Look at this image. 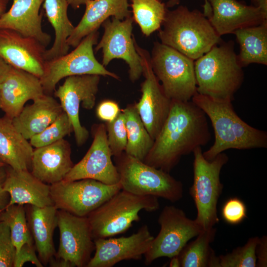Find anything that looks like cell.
Returning a JSON list of instances; mask_svg holds the SVG:
<instances>
[{
	"mask_svg": "<svg viewBox=\"0 0 267 267\" xmlns=\"http://www.w3.org/2000/svg\"><path fill=\"white\" fill-rule=\"evenodd\" d=\"M26 218L35 243L38 256L43 265L46 266L55 257L53 236L57 226V209L54 205L39 207L27 205Z\"/></svg>",
	"mask_w": 267,
	"mask_h": 267,
	"instance_id": "25",
	"label": "cell"
},
{
	"mask_svg": "<svg viewBox=\"0 0 267 267\" xmlns=\"http://www.w3.org/2000/svg\"><path fill=\"white\" fill-rule=\"evenodd\" d=\"M44 0H13L10 8L0 17V28L15 31L34 38L46 47L51 36L43 31L44 11L40 9Z\"/></svg>",
	"mask_w": 267,
	"mask_h": 267,
	"instance_id": "22",
	"label": "cell"
},
{
	"mask_svg": "<svg viewBox=\"0 0 267 267\" xmlns=\"http://www.w3.org/2000/svg\"><path fill=\"white\" fill-rule=\"evenodd\" d=\"M257 6L267 14V0H258Z\"/></svg>",
	"mask_w": 267,
	"mask_h": 267,
	"instance_id": "47",
	"label": "cell"
},
{
	"mask_svg": "<svg viewBox=\"0 0 267 267\" xmlns=\"http://www.w3.org/2000/svg\"><path fill=\"white\" fill-rule=\"evenodd\" d=\"M46 47L37 40L0 28V57L8 65L41 78L44 72Z\"/></svg>",
	"mask_w": 267,
	"mask_h": 267,
	"instance_id": "18",
	"label": "cell"
},
{
	"mask_svg": "<svg viewBox=\"0 0 267 267\" xmlns=\"http://www.w3.org/2000/svg\"><path fill=\"white\" fill-rule=\"evenodd\" d=\"M257 0H251V2L253 4V5H256V6H257Z\"/></svg>",
	"mask_w": 267,
	"mask_h": 267,
	"instance_id": "49",
	"label": "cell"
},
{
	"mask_svg": "<svg viewBox=\"0 0 267 267\" xmlns=\"http://www.w3.org/2000/svg\"><path fill=\"white\" fill-rule=\"evenodd\" d=\"M256 267L267 266V237L266 236L259 238L256 248Z\"/></svg>",
	"mask_w": 267,
	"mask_h": 267,
	"instance_id": "41",
	"label": "cell"
},
{
	"mask_svg": "<svg viewBox=\"0 0 267 267\" xmlns=\"http://www.w3.org/2000/svg\"><path fill=\"white\" fill-rule=\"evenodd\" d=\"M34 150L14 126L12 119L0 117V162L16 170H29Z\"/></svg>",
	"mask_w": 267,
	"mask_h": 267,
	"instance_id": "27",
	"label": "cell"
},
{
	"mask_svg": "<svg viewBox=\"0 0 267 267\" xmlns=\"http://www.w3.org/2000/svg\"><path fill=\"white\" fill-rule=\"evenodd\" d=\"M121 189L120 182L108 185L90 178L62 180L50 185L55 208L80 217H87Z\"/></svg>",
	"mask_w": 267,
	"mask_h": 267,
	"instance_id": "10",
	"label": "cell"
},
{
	"mask_svg": "<svg viewBox=\"0 0 267 267\" xmlns=\"http://www.w3.org/2000/svg\"><path fill=\"white\" fill-rule=\"evenodd\" d=\"M159 207L155 196L120 190L87 216L93 240L124 233L140 220V211L153 212Z\"/></svg>",
	"mask_w": 267,
	"mask_h": 267,
	"instance_id": "5",
	"label": "cell"
},
{
	"mask_svg": "<svg viewBox=\"0 0 267 267\" xmlns=\"http://www.w3.org/2000/svg\"><path fill=\"white\" fill-rule=\"evenodd\" d=\"M10 66L0 57V84L5 78Z\"/></svg>",
	"mask_w": 267,
	"mask_h": 267,
	"instance_id": "44",
	"label": "cell"
},
{
	"mask_svg": "<svg viewBox=\"0 0 267 267\" xmlns=\"http://www.w3.org/2000/svg\"><path fill=\"white\" fill-rule=\"evenodd\" d=\"M209 3L212 12L208 18L221 37L267 20V14L253 4L247 5L237 0H209Z\"/></svg>",
	"mask_w": 267,
	"mask_h": 267,
	"instance_id": "20",
	"label": "cell"
},
{
	"mask_svg": "<svg viewBox=\"0 0 267 267\" xmlns=\"http://www.w3.org/2000/svg\"><path fill=\"white\" fill-rule=\"evenodd\" d=\"M69 5L73 9L79 8L81 5H85V4L91 0H67Z\"/></svg>",
	"mask_w": 267,
	"mask_h": 267,
	"instance_id": "45",
	"label": "cell"
},
{
	"mask_svg": "<svg viewBox=\"0 0 267 267\" xmlns=\"http://www.w3.org/2000/svg\"><path fill=\"white\" fill-rule=\"evenodd\" d=\"M121 111L118 104L111 100H104L97 106L96 116L101 121L110 122L113 121Z\"/></svg>",
	"mask_w": 267,
	"mask_h": 267,
	"instance_id": "40",
	"label": "cell"
},
{
	"mask_svg": "<svg viewBox=\"0 0 267 267\" xmlns=\"http://www.w3.org/2000/svg\"><path fill=\"white\" fill-rule=\"evenodd\" d=\"M153 239L148 226L143 225L129 236L94 239L95 254L86 267H112L124 260H139Z\"/></svg>",
	"mask_w": 267,
	"mask_h": 267,
	"instance_id": "17",
	"label": "cell"
},
{
	"mask_svg": "<svg viewBox=\"0 0 267 267\" xmlns=\"http://www.w3.org/2000/svg\"><path fill=\"white\" fill-rule=\"evenodd\" d=\"M150 62L163 90L171 100L189 101L197 92L194 60L161 42L154 43Z\"/></svg>",
	"mask_w": 267,
	"mask_h": 267,
	"instance_id": "8",
	"label": "cell"
},
{
	"mask_svg": "<svg viewBox=\"0 0 267 267\" xmlns=\"http://www.w3.org/2000/svg\"><path fill=\"white\" fill-rule=\"evenodd\" d=\"M158 222L160 231L144 255L147 265L161 257L177 256L188 241L203 230L195 220L190 219L182 210L174 206L164 207Z\"/></svg>",
	"mask_w": 267,
	"mask_h": 267,
	"instance_id": "12",
	"label": "cell"
},
{
	"mask_svg": "<svg viewBox=\"0 0 267 267\" xmlns=\"http://www.w3.org/2000/svg\"><path fill=\"white\" fill-rule=\"evenodd\" d=\"M107 140L112 155L115 157L125 152L127 143V133L125 118L121 111L117 117L110 122L105 124Z\"/></svg>",
	"mask_w": 267,
	"mask_h": 267,
	"instance_id": "36",
	"label": "cell"
},
{
	"mask_svg": "<svg viewBox=\"0 0 267 267\" xmlns=\"http://www.w3.org/2000/svg\"><path fill=\"white\" fill-rule=\"evenodd\" d=\"M69 142L63 138L51 144L34 149L31 173L49 184L63 180L74 166Z\"/></svg>",
	"mask_w": 267,
	"mask_h": 267,
	"instance_id": "21",
	"label": "cell"
},
{
	"mask_svg": "<svg viewBox=\"0 0 267 267\" xmlns=\"http://www.w3.org/2000/svg\"><path fill=\"white\" fill-rule=\"evenodd\" d=\"M239 44L238 60L243 67L252 63L267 65V20L233 33Z\"/></svg>",
	"mask_w": 267,
	"mask_h": 267,
	"instance_id": "29",
	"label": "cell"
},
{
	"mask_svg": "<svg viewBox=\"0 0 267 267\" xmlns=\"http://www.w3.org/2000/svg\"><path fill=\"white\" fill-rule=\"evenodd\" d=\"M73 132L71 123L66 113L63 111L56 119L44 130L29 139L31 145L41 147L60 140Z\"/></svg>",
	"mask_w": 267,
	"mask_h": 267,
	"instance_id": "34",
	"label": "cell"
},
{
	"mask_svg": "<svg viewBox=\"0 0 267 267\" xmlns=\"http://www.w3.org/2000/svg\"><path fill=\"white\" fill-rule=\"evenodd\" d=\"M133 22L132 16L123 20L114 17L111 20L107 19L101 25L103 35L94 49L96 52L102 50V64L104 67L113 59L123 60L129 67V79L134 83L142 75L143 68L134 44Z\"/></svg>",
	"mask_w": 267,
	"mask_h": 267,
	"instance_id": "13",
	"label": "cell"
},
{
	"mask_svg": "<svg viewBox=\"0 0 267 267\" xmlns=\"http://www.w3.org/2000/svg\"><path fill=\"white\" fill-rule=\"evenodd\" d=\"M259 239V237H251L243 246L219 256V267H256V248Z\"/></svg>",
	"mask_w": 267,
	"mask_h": 267,
	"instance_id": "35",
	"label": "cell"
},
{
	"mask_svg": "<svg viewBox=\"0 0 267 267\" xmlns=\"http://www.w3.org/2000/svg\"><path fill=\"white\" fill-rule=\"evenodd\" d=\"M127 133V154L143 161L152 147L154 140L145 127L136 110L135 103L123 109Z\"/></svg>",
	"mask_w": 267,
	"mask_h": 267,
	"instance_id": "31",
	"label": "cell"
},
{
	"mask_svg": "<svg viewBox=\"0 0 267 267\" xmlns=\"http://www.w3.org/2000/svg\"><path fill=\"white\" fill-rule=\"evenodd\" d=\"M85 5L82 18L67 40L70 47H75L85 37L98 31L110 16L123 20L131 16L129 0H91Z\"/></svg>",
	"mask_w": 267,
	"mask_h": 267,
	"instance_id": "24",
	"label": "cell"
},
{
	"mask_svg": "<svg viewBox=\"0 0 267 267\" xmlns=\"http://www.w3.org/2000/svg\"><path fill=\"white\" fill-rule=\"evenodd\" d=\"M223 220L227 223L236 225L247 218V208L244 202L238 197L228 199L223 204L221 211Z\"/></svg>",
	"mask_w": 267,
	"mask_h": 267,
	"instance_id": "38",
	"label": "cell"
},
{
	"mask_svg": "<svg viewBox=\"0 0 267 267\" xmlns=\"http://www.w3.org/2000/svg\"><path fill=\"white\" fill-rule=\"evenodd\" d=\"M9 0H0V17L6 11Z\"/></svg>",
	"mask_w": 267,
	"mask_h": 267,
	"instance_id": "46",
	"label": "cell"
},
{
	"mask_svg": "<svg viewBox=\"0 0 267 267\" xmlns=\"http://www.w3.org/2000/svg\"><path fill=\"white\" fill-rule=\"evenodd\" d=\"M44 93L40 78L26 71L10 66L3 81L0 84V108L4 115L13 119L30 100Z\"/></svg>",
	"mask_w": 267,
	"mask_h": 267,
	"instance_id": "19",
	"label": "cell"
},
{
	"mask_svg": "<svg viewBox=\"0 0 267 267\" xmlns=\"http://www.w3.org/2000/svg\"><path fill=\"white\" fill-rule=\"evenodd\" d=\"M98 31L85 37L70 53L49 60H45L44 72L40 78L45 94L50 95L62 79L83 75L108 76L119 80L115 73L107 70L96 59L93 46L97 44Z\"/></svg>",
	"mask_w": 267,
	"mask_h": 267,
	"instance_id": "9",
	"label": "cell"
},
{
	"mask_svg": "<svg viewBox=\"0 0 267 267\" xmlns=\"http://www.w3.org/2000/svg\"><path fill=\"white\" fill-rule=\"evenodd\" d=\"M191 101L209 117L214 131V143L203 152L207 160H212L228 149L267 147V132L242 120L235 112L232 100L215 99L196 92Z\"/></svg>",
	"mask_w": 267,
	"mask_h": 267,
	"instance_id": "2",
	"label": "cell"
},
{
	"mask_svg": "<svg viewBox=\"0 0 267 267\" xmlns=\"http://www.w3.org/2000/svg\"><path fill=\"white\" fill-rule=\"evenodd\" d=\"M5 166V165L3 163L0 162V169Z\"/></svg>",
	"mask_w": 267,
	"mask_h": 267,
	"instance_id": "50",
	"label": "cell"
},
{
	"mask_svg": "<svg viewBox=\"0 0 267 267\" xmlns=\"http://www.w3.org/2000/svg\"></svg>",
	"mask_w": 267,
	"mask_h": 267,
	"instance_id": "51",
	"label": "cell"
},
{
	"mask_svg": "<svg viewBox=\"0 0 267 267\" xmlns=\"http://www.w3.org/2000/svg\"><path fill=\"white\" fill-rule=\"evenodd\" d=\"M169 266L172 267H180L179 262L178 256L171 258Z\"/></svg>",
	"mask_w": 267,
	"mask_h": 267,
	"instance_id": "48",
	"label": "cell"
},
{
	"mask_svg": "<svg viewBox=\"0 0 267 267\" xmlns=\"http://www.w3.org/2000/svg\"><path fill=\"white\" fill-rule=\"evenodd\" d=\"M63 111L61 106L53 97L44 94L25 106L12 120V123L27 140L44 130Z\"/></svg>",
	"mask_w": 267,
	"mask_h": 267,
	"instance_id": "26",
	"label": "cell"
},
{
	"mask_svg": "<svg viewBox=\"0 0 267 267\" xmlns=\"http://www.w3.org/2000/svg\"><path fill=\"white\" fill-rule=\"evenodd\" d=\"M92 134L93 140L88 151L81 161L74 165L63 180L90 178L108 185L119 183L120 176L112 160L105 125H93Z\"/></svg>",
	"mask_w": 267,
	"mask_h": 267,
	"instance_id": "16",
	"label": "cell"
},
{
	"mask_svg": "<svg viewBox=\"0 0 267 267\" xmlns=\"http://www.w3.org/2000/svg\"><path fill=\"white\" fill-rule=\"evenodd\" d=\"M5 171L3 190L9 194L10 200L5 207L13 204L39 207L53 205L50 185L41 181L30 170H16L8 166Z\"/></svg>",
	"mask_w": 267,
	"mask_h": 267,
	"instance_id": "23",
	"label": "cell"
},
{
	"mask_svg": "<svg viewBox=\"0 0 267 267\" xmlns=\"http://www.w3.org/2000/svg\"><path fill=\"white\" fill-rule=\"evenodd\" d=\"M6 171L4 166L0 169V210L2 209L6 204L7 193L3 190V184L5 178Z\"/></svg>",
	"mask_w": 267,
	"mask_h": 267,
	"instance_id": "42",
	"label": "cell"
},
{
	"mask_svg": "<svg viewBox=\"0 0 267 267\" xmlns=\"http://www.w3.org/2000/svg\"><path fill=\"white\" fill-rule=\"evenodd\" d=\"M232 41L221 42L194 60L197 92L233 100L244 81L243 67Z\"/></svg>",
	"mask_w": 267,
	"mask_h": 267,
	"instance_id": "4",
	"label": "cell"
},
{
	"mask_svg": "<svg viewBox=\"0 0 267 267\" xmlns=\"http://www.w3.org/2000/svg\"><path fill=\"white\" fill-rule=\"evenodd\" d=\"M214 227L203 229L194 241L186 244L178 257L181 267H219L217 257L210 244L216 233Z\"/></svg>",
	"mask_w": 267,
	"mask_h": 267,
	"instance_id": "30",
	"label": "cell"
},
{
	"mask_svg": "<svg viewBox=\"0 0 267 267\" xmlns=\"http://www.w3.org/2000/svg\"><path fill=\"white\" fill-rule=\"evenodd\" d=\"M136 50L140 55L144 77L141 84V97L134 103L137 112L149 134L156 137L170 111L172 100L164 93L154 74L150 62V54L140 47L134 37Z\"/></svg>",
	"mask_w": 267,
	"mask_h": 267,
	"instance_id": "14",
	"label": "cell"
},
{
	"mask_svg": "<svg viewBox=\"0 0 267 267\" xmlns=\"http://www.w3.org/2000/svg\"><path fill=\"white\" fill-rule=\"evenodd\" d=\"M211 137L202 109L191 100H172L169 115L143 161L170 173L182 156L204 146Z\"/></svg>",
	"mask_w": 267,
	"mask_h": 267,
	"instance_id": "1",
	"label": "cell"
},
{
	"mask_svg": "<svg viewBox=\"0 0 267 267\" xmlns=\"http://www.w3.org/2000/svg\"><path fill=\"white\" fill-rule=\"evenodd\" d=\"M60 233L58 250L49 262L51 267H86L95 245L87 217L57 210Z\"/></svg>",
	"mask_w": 267,
	"mask_h": 267,
	"instance_id": "11",
	"label": "cell"
},
{
	"mask_svg": "<svg viewBox=\"0 0 267 267\" xmlns=\"http://www.w3.org/2000/svg\"><path fill=\"white\" fill-rule=\"evenodd\" d=\"M161 27L158 30L161 43L194 60L222 41L203 13L185 5L167 9Z\"/></svg>",
	"mask_w": 267,
	"mask_h": 267,
	"instance_id": "3",
	"label": "cell"
},
{
	"mask_svg": "<svg viewBox=\"0 0 267 267\" xmlns=\"http://www.w3.org/2000/svg\"><path fill=\"white\" fill-rule=\"evenodd\" d=\"M134 21L146 37L158 31L165 20L167 7L160 0H129Z\"/></svg>",
	"mask_w": 267,
	"mask_h": 267,
	"instance_id": "32",
	"label": "cell"
},
{
	"mask_svg": "<svg viewBox=\"0 0 267 267\" xmlns=\"http://www.w3.org/2000/svg\"><path fill=\"white\" fill-rule=\"evenodd\" d=\"M193 153V181L189 193L197 210L194 220L206 229L214 227L219 222L217 205L223 188L220 173L228 157L222 152L208 161L204 157L201 147L196 148Z\"/></svg>",
	"mask_w": 267,
	"mask_h": 267,
	"instance_id": "7",
	"label": "cell"
},
{
	"mask_svg": "<svg viewBox=\"0 0 267 267\" xmlns=\"http://www.w3.org/2000/svg\"><path fill=\"white\" fill-rule=\"evenodd\" d=\"M122 189L138 195H150L176 202L183 196L182 182L166 172L124 152L115 157Z\"/></svg>",
	"mask_w": 267,
	"mask_h": 267,
	"instance_id": "6",
	"label": "cell"
},
{
	"mask_svg": "<svg viewBox=\"0 0 267 267\" xmlns=\"http://www.w3.org/2000/svg\"><path fill=\"white\" fill-rule=\"evenodd\" d=\"M0 221L9 227L16 253L26 243L34 244L23 205L13 204L0 210Z\"/></svg>",
	"mask_w": 267,
	"mask_h": 267,
	"instance_id": "33",
	"label": "cell"
},
{
	"mask_svg": "<svg viewBox=\"0 0 267 267\" xmlns=\"http://www.w3.org/2000/svg\"><path fill=\"white\" fill-rule=\"evenodd\" d=\"M67 0H44L45 15L53 28L55 39L51 47L46 49L44 58L49 60L67 54L70 46L67 43L75 26L68 16Z\"/></svg>",
	"mask_w": 267,
	"mask_h": 267,
	"instance_id": "28",
	"label": "cell"
},
{
	"mask_svg": "<svg viewBox=\"0 0 267 267\" xmlns=\"http://www.w3.org/2000/svg\"><path fill=\"white\" fill-rule=\"evenodd\" d=\"M180 0H169L167 4V7H173L179 4ZM203 7V13L208 18L211 14L212 10L211 6L209 3V0H204Z\"/></svg>",
	"mask_w": 267,
	"mask_h": 267,
	"instance_id": "43",
	"label": "cell"
},
{
	"mask_svg": "<svg viewBox=\"0 0 267 267\" xmlns=\"http://www.w3.org/2000/svg\"><path fill=\"white\" fill-rule=\"evenodd\" d=\"M16 254L10 229L5 222L0 221V267H13Z\"/></svg>",
	"mask_w": 267,
	"mask_h": 267,
	"instance_id": "37",
	"label": "cell"
},
{
	"mask_svg": "<svg viewBox=\"0 0 267 267\" xmlns=\"http://www.w3.org/2000/svg\"><path fill=\"white\" fill-rule=\"evenodd\" d=\"M36 247L34 244H23L16 253L14 267H22L27 262H30L37 267H43V265L36 253Z\"/></svg>",
	"mask_w": 267,
	"mask_h": 267,
	"instance_id": "39",
	"label": "cell"
},
{
	"mask_svg": "<svg viewBox=\"0 0 267 267\" xmlns=\"http://www.w3.org/2000/svg\"><path fill=\"white\" fill-rule=\"evenodd\" d=\"M100 76L83 75L65 78L62 85L54 91L64 112L69 118L77 145H83L89 136L88 130L82 125L79 118L80 106L92 109L95 104Z\"/></svg>",
	"mask_w": 267,
	"mask_h": 267,
	"instance_id": "15",
	"label": "cell"
}]
</instances>
